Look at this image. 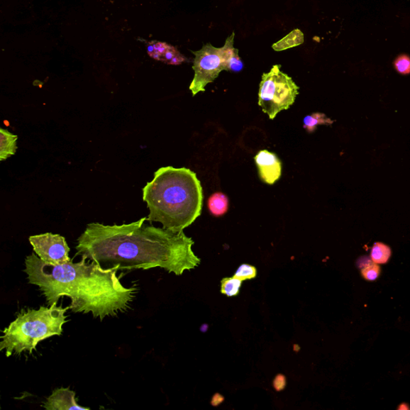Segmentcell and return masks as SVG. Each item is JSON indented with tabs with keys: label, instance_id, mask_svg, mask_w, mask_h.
I'll return each instance as SVG.
<instances>
[{
	"label": "cell",
	"instance_id": "1",
	"mask_svg": "<svg viewBox=\"0 0 410 410\" xmlns=\"http://www.w3.org/2000/svg\"><path fill=\"white\" fill-rule=\"evenodd\" d=\"M147 217L121 226L91 223L79 238L77 255L103 269H164L182 276L201 264L192 251L194 241L184 232L147 226Z\"/></svg>",
	"mask_w": 410,
	"mask_h": 410
},
{
	"label": "cell",
	"instance_id": "2",
	"mask_svg": "<svg viewBox=\"0 0 410 410\" xmlns=\"http://www.w3.org/2000/svg\"><path fill=\"white\" fill-rule=\"evenodd\" d=\"M118 268L103 269L97 263L72 262L48 264L33 253L25 260L24 272L28 282L38 287L48 306L57 304L61 297H70L73 313L92 314L103 321L126 312L133 301L138 288L123 287Z\"/></svg>",
	"mask_w": 410,
	"mask_h": 410
},
{
	"label": "cell",
	"instance_id": "3",
	"mask_svg": "<svg viewBox=\"0 0 410 410\" xmlns=\"http://www.w3.org/2000/svg\"><path fill=\"white\" fill-rule=\"evenodd\" d=\"M143 200L149 209V223L159 222L165 229L181 233L201 216L203 189L194 172L164 167L143 189Z\"/></svg>",
	"mask_w": 410,
	"mask_h": 410
},
{
	"label": "cell",
	"instance_id": "4",
	"mask_svg": "<svg viewBox=\"0 0 410 410\" xmlns=\"http://www.w3.org/2000/svg\"><path fill=\"white\" fill-rule=\"evenodd\" d=\"M68 309L54 304L39 309L21 310L16 319L4 329L0 351H5L6 357L21 355L23 352L32 354L40 341L63 333Z\"/></svg>",
	"mask_w": 410,
	"mask_h": 410
},
{
	"label": "cell",
	"instance_id": "5",
	"mask_svg": "<svg viewBox=\"0 0 410 410\" xmlns=\"http://www.w3.org/2000/svg\"><path fill=\"white\" fill-rule=\"evenodd\" d=\"M281 67L279 65L273 66L270 72L263 74L260 83L258 104L271 120L289 109L299 94V87Z\"/></svg>",
	"mask_w": 410,
	"mask_h": 410
},
{
	"label": "cell",
	"instance_id": "6",
	"mask_svg": "<svg viewBox=\"0 0 410 410\" xmlns=\"http://www.w3.org/2000/svg\"><path fill=\"white\" fill-rule=\"evenodd\" d=\"M235 33L228 37L225 45L217 48L207 43L201 50L192 52L195 55L194 68L195 74L189 89L192 96L205 91V87L213 83L222 71L228 70L229 59L235 51Z\"/></svg>",
	"mask_w": 410,
	"mask_h": 410
},
{
	"label": "cell",
	"instance_id": "7",
	"mask_svg": "<svg viewBox=\"0 0 410 410\" xmlns=\"http://www.w3.org/2000/svg\"><path fill=\"white\" fill-rule=\"evenodd\" d=\"M34 252L43 262L52 265H63L72 262L70 248L66 239L59 234L45 233L30 237Z\"/></svg>",
	"mask_w": 410,
	"mask_h": 410
},
{
	"label": "cell",
	"instance_id": "8",
	"mask_svg": "<svg viewBox=\"0 0 410 410\" xmlns=\"http://www.w3.org/2000/svg\"><path fill=\"white\" fill-rule=\"evenodd\" d=\"M260 179L267 184H275L282 177V165L275 153L260 151L255 157Z\"/></svg>",
	"mask_w": 410,
	"mask_h": 410
},
{
	"label": "cell",
	"instance_id": "9",
	"mask_svg": "<svg viewBox=\"0 0 410 410\" xmlns=\"http://www.w3.org/2000/svg\"><path fill=\"white\" fill-rule=\"evenodd\" d=\"M48 410H89L79 406L76 397V393L68 388H60L53 391L51 396L47 399L45 405L43 406Z\"/></svg>",
	"mask_w": 410,
	"mask_h": 410
},
{
	"label": "cell",
	"instance_id": "10",
	"mask_svg": "<svg viewBox=\"0 0 410 410\" xmlns=\"http://www.w3.org/2000/svg\"><path fill=\"white\" fill-rule=\"evenodd\" d=\"M18 136L8 130L0 129V160L3 161L13 156L17 150Z\"/></svg>",
	"mask_w": 410,
	"mask_h": 410
},
{
	"label": "cell",
	"instance_id": "11",
	"mask_svg": "<svg viewBox=\"0 0 410 410\" xmlns=\"http://www.w3.org/2000/svg\"><path fill=\"white\" fill-rule=\"evenodd\" d=\"M228 198L223 192H217L208 201V208L211 214L216 217L225 215L228 210Z\"/></svg>",
	"mask_w": 410,
	"mask_h": 410
},
{
	"label": "cell",
	"instance_id": "12",
	"mask_svg": "<svg viewBox=\"0 0 410 410\" xmlns=\"http://www.w3.org/2000/svg\"><path fill=\"white\" fill-rule=\"evenodd\" d=\"M304 41V36L301 31L300 29H295L292 31L289 35L284 37L283 39L275 43L272 48L276 52H282L291 48L301 45Z\"/></svg>",
	"mask_w": 410,
	"mask_h": 410
},
{
	"label": "cell",
	"instance_id": "13",
	"mask_svg": "<svg viewBox=\"0 0 410 410\" xmlns=\"http://www.w3.org/2000/svg\"><path fill=\"white\" fill-rule=\"evenodd\" d=\"M333 121L326 116L324 113H316L304 118V128L307 130L309 133H313L318 126H331Z\"/></svg>",
	"mask_w": 410,
	"mask_h": 410
},
{
	"label": "cell",
	"instance_id": "14",
	"mask_svg": "<svg viewBox=\"0 0 410 410\" xmlns=\"http://www.w3.org/2000/svg\"><path fill=\"white\" fill-rule=\"evenodd\" d=\"M391 248L380 242H377L374 246H372L370 252V258L372 262L377 265L387 264L391 257Z\"/></svg>",
	"mask_w": 410,
	"mask_h": 410
},
{
	"label": "cell",
	"instance_id": "15",
	"mask_svg": "<svg viewBox=\"0 0 410 410\" xmlns=\"http://www.w3.org/2000/svg\"><path fill=\"white\" fill-rule=\"evenodd\" d=\"M242 283L240 279L235 277H226L221 281V294L228 297L238 296L240 293Z\"/></svg>",
	"mask_w": 410,
	"mask_h": 410
},
{
	"label": "cell",
	"instance_id": "16",
	"mask_svg": "<svg viewBox=\"0 0 410 410\" xmlns=\"http://www.w3.org/2000/svg\"><path fill=\"white\" fill-rule=\"evenodd\" d=\"M257 270L256 267L248 264L241 265L236 272L234 277L241 279V281H247V279H254L257 277Z\"/></svg>",
	"mask_w": 410,
	"mask_h": 410
},
{
	"label": "cell",
	"instance_id": "17",
	"mask_svg": "<svg viewBox=\"0 0 410 410\" xmlns=\"http://www.w3.org/2000/svg\"><path fill=\"white\" fill-rule=\"evenodd\" d=\"M381 268L376 263L368 262L362 270V275L366 281L375 282L380 275Z\"/></svg>",
	"mask_w": 410,
	"mask_h": 410
},
{
	"label": "cell",
	"instance_id": "18",
	"mask_svg": "<svg viewBox=\"0 0 410 410\" xmlns=\"http://www.w3.org/2000/svg\"><path fill=\"white\" fill-rule=\"evenodd\" d=\"M394 67L401 74H410V57L406 55H400L394 61Z\"/></svg>",
	"mask_w": 410,
	"mask_h": 410
},
{
	"label": "cell",
	"instance_id": "19",
	"mask_svg": "<svg viewBox=\"0 0 410 410\" xmlns=\"http://www.w3.org/2000/svg\"><path fill=\"white\" fill-rule=\"evenodd\" d=\"M244 63L239 57V52L237 48L235 49L231 58L229 59L228 64V72H240L243 70Z\"/></svg>",
	"mask_w": 410,
	"mask_h": 410
},
{
	"label": "cell",
	"instance_id": "20",
	"mask_svg": "<svg viewBox=\"0 0 410 410\" xmlns=\"http://www.w3.org/2000/svg\"><path fill=\"white\" fill-rule=\"evenodd\" d=\"M285 387H287V377L283 375H277L273 380V387L279 392L284 389Z\"/></svg>",
	"mask_w": 410,
	"mask_h": 410
},
{
	"label": "cell",
	"instance_id": "21",
	"mask_svg": "<svg viewBox=\"0 0 410 410\" xmlns=\"http://www.w3.org/2000/svg\"><path fill=\"white\" fill-rule=\"evenodd\" d=\"M179 52H178V50L176 48L170 46V48L167 49L165 53L163 55L161 61L165 62V63L167 65H170L171 60L175 57Z\"/></svg>",
	"mask_w": 410,
	"mask_h": 410
},
{
	"label": "cell",
	"instance_id": "22",
	"mask_svg": "<svg viewBox=\"0 0 410 410\" xmlns=\"http://www.w3.org/2000/svg\"><path fill=\"white\" fill-rule=\"evenodd\" d=\"M170 45H167V43L164 42H157L155 43V52L162 55L165 53L167 49L170 48Z\"/></svg>",
	"mask_w": 410,
	"mask_h": 410
},
{
	"label": "cell",
	"instance_id": "23",
	"mask_svg": "<svg viewBox=\"0 0 410 410\" xmlns=\"http://www.w3.org/2000/svg\"><path fill=\"white\" fill-rule=\"evenodd\" d=\"M187 60H186V58L184 57L183 55H182L181 53H178L175 57H174L170 65H182V63H184V61H186Z\"/></svg>",
	"mask_w": 410,
	"mask_h": 410
},
{
	"label": "cell",
	"instance_id": "24",
	"mask_svg": "<svg viewBox=\"0 0 410 410\" xmlns=\"http://www.w3.org/2000/svg\"><path fill=\"white\" fill-rule=\"evenodd\" d=\"M155 43H156V41H151L147 43V52L149 55L155 52Z\"/></svg>",
	"mask_w": 410,
	"mask_h": 410
},
{
	"label": "cell",
	"instance_id": "25",
	"mask_svg": "<svg viewBox=\"0 0 410 410\" xmlns=\"http://www.w3.org/2000/svg\"><path fill=\"white\" fill-rule=\"evenodd\" d=\"M223 401V397L220 394H216L212 401L213 406H218Z\"/></svg>",
	"mask_w": 410,
	"mask_h": 410
}]
</instances>
